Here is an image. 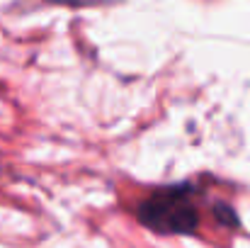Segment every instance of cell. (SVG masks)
I'll return each mask as SVG.
<instances>
[{"label": "cell", "instance_id": "7a4b0ae2", "mask_svg": "<svg viewBox=\"0 0 250 248\" xmlns=\"http://www.w3.org/2000/svg\"><path fill=\"white\" fill-rule=\"evenodd\" d=\"M49 2H59V5H76V7H85V5H107V2H119V0H49Z\"/></svg>", "mask_w": 250, "mask_h": 248}, {"label": "cell", "instance_id": "6da1fadb", "mask_svg": "<svg viewBox=\"0 0 250 248\" xmlns=\"http://www.w3.org/2000/svg\"><path fill=\"white\" fill-rule=\"evenodd\" d=\"M139 222L158 234H189L199 224V209L189 187H163L139 204Z\"/></svg>", "mask_w": 250, "mask_h": 248}]
</instances>
